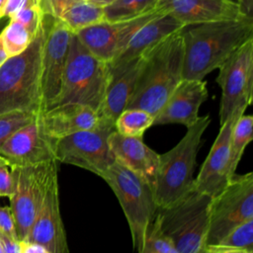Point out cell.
<instances>
[{"mask_svg": "<svg viewBox=\"0 0 253 253\" xmlns=\"http://www.w3.org/2000/svg\"><path fill=\"white\" fill-rule=\"evenodd\" d=\"M0 231L7 236L18 240V235L16 231V225L14 216L12 214L10 207H2L0 205Z\"/></svg>", "mask_w": 253, "mask_h": 253, "instance_id": "obj_33", "label": "cell"}, {"mask_svg": "<svg viewBox=\"0 0 253 253\" xmlns=\"http://www.w3.org/2000/svg\"><path fill=\"white\" fill-rule=\"evenodd\" d=\"M58 172L51 177L27 241L43 246L49 253H69L60 213Z\"/></svg>", "mask_w": 253, "mask_h": 253, "instance_id": "obj_15", "label": "cell"}, {"mask_svg": "<svg viewBox=\"0 0 253 253\" xmlns=\"http://www.w3.org/2000/svg\"><path fill=\"white\" fill-rule=\"evenodd\" d=\"M45 16L30 45L0 66V113H42V54Z\"/></svg>", "mask_w": 253, "mask_h": 253, "instance_id": "obj_3", "label": "cell"}, {"mask_svg": "<svg viewBox=\"0 0 253 253\" xmlns=\"http://www.w3.org/2000/svg\"><path fill=\"white\" fill-rule=\"evenodd\" d=\"M44 14L41 8V6H34L30 8L23 9L19 11L15 16L11 19H15L25 27H27L32 33L37 34L42 21Z\"/></svg>", "mask_w": 253, "mask_h": 253, "instance_id": "obj_31", "label": "cell"}, {"mask_svg": "<svg viewBox=\"0 0 253 253\" xmlns=\"http://www.w3.org/2000/svg\"><path fill=\"white\" fill-rule=\"evenodd\" d=\"M8 57H9V56H8L6 50H5L4 46H3V43H2V42H1V40H0V66L7 60Z\"/></svg>", "mask_w": 253, "mask_h": 253, "instance_id": "obj_40", "label": "cell"}, {"mask_svg": "<svg viewBox=\"0 0 253 253\" xmlns=\"http://www.w3.org/2000/svg\"><path fill=\"white\" fill-rule=\"evenodd\" d=\"M109 147L117 162L147 180L151 186L159 154L147 146L142 138L127 137L115 129L110 133Z\"/></svg>", "mask_w": 253, "mask_h": 253, "instance_id": "obj_22", "label": "cell"}, {"mask_svg": "<svg viewBox=\"0 0 253 253\" xmlns=\"http://www.w3.org/2000/svg\"><path fill=\"white\" fill-rule=\"evenodd\" d=\"M114 123L103 122L99 126L54 139V159L74 165L100 177L116 162L108 138Z\"/></svg>", "mask_w": 253, "mask_h": 253, "instance_id": "obj_10", "label": "cell"}, {"mask_svg": "<svg viewBox=\"0 0 253 253\" xmlns=\"http://www.w3.org/2000/svg\"><path fill=\"white\" fill-rule=\"evenodd\" d=\"M76 0H41V8L44 15L57 19L60 14Z\"/></svg>", "mask_w": 253, "mask_h": 253, "instance_id": "obj_34", "label": "cell"}, {"mask_svg": "<svg viewBox=\"0 0 253 253\" xmlns=\"http://www.w3.org/2000/svg\"><path fill=\"white\" fill-rule=\"evenodd\" d=\"M247 251L242 250H235V249H227V248H220L214 245L206 246L205 253H244Z\"/></svg>", "mask_w": 253, "mask_h": 253, "instance_id": "obj_38", "label": "cell"}, {"mask_svg": "<svg viewBox=\"0 0 253 253\" xmlns=\"http://www.w3.org/2000/svg\"><path fill=\"white\" fill-rule=\"evenodd\" d=\"M0 156L12 166H33L54 159V138L43 130L40 115L15 131L1 146Z\"/></svg>", "mask_w": 253, "mask_h": 253, "instance_id": "obj_14", "label": "cell"}, {"mask_svg": "<svg viewBox=\"0 0 253 253\" xmlns=\"http://www.w3.org/2000/svg\"><path fill=\"white\" fill-rule=\"evenodd\" d=\"M177 19L163 13L143 25L131 37L123 50L108 63L110 71L123 68L129 61L141 56L168 36L185 29Z\"/></svg>", "mask_w": 253, "mask_h": 253, "instance_id": "obj_20", "label": "cell"}, {"mask_svg": "<svg viewBox=\"0 0 253 253\" xmlns=\"http://www.w3.org/2000/svg\"><path fill=\"white\" fill-rule=\"evenodd\" d=\"M36 35L17 20L10 19L9 24L0 33V40L10 57L23 52L33 42Z\"/></svg>", "mask_w": 253, "mask_h": 253, "instance_id": "obj_26", "label": "cell"}, {"mask_svg": "<svg viewBox=\"0 0 253 253\" xmlns=\"http://www.w3.org/2000/svg\"><path fill=\"white\" fill-rule=\"evenodd\" d=\"M208 96L205 80L182 79L154 118L153 126L179 124L188 127L194 125L200 118V108Z\"/></svg>", "mask_w": 253, "mask_h": 253, "instance_id": "obj_17", "label": "cell"}, {"mask_svg": "<svg viewBox=\"0 0 253 253\" xmlns=\"http://www.w3.org/2000/svg\"><path fill=\"white\" fill-rule=\"evenodd\" d=\"M40 120L44 132L54 139L95 128L103 122L109 121L101 117L98 111L79 104L54 107L41 114Z\"/></svg>", "mask_w": 253, "mask_h": 253, "instance_id": "obj_21", "label": "cell"}, {"mask_svg": "<svg viewBox=\"0 0 253 253\" xmlns=\"http://www.w3.org/2000/svg\"><path fill=\"white\" fill-rule=\"evenodd\" d=\"M253 138V117L243 114L234 123L230 137V173L235 174L246 146Z\"/></svg>", "mask_w": 253, "mask_h": 253, "instance_id": "obj_25", "label": "cell"}, {"mask_svg": "<svg viewBox=\"0 0 253 253\" xmlns=\"http://www.w3.org/2000/svg\"><path fill=\"white\" fill-rule=\"evenodd\" d=\"M214 246L253 252V219H249L233 227Z\"/></svg>", "mask_w": 253, "mask_h": 253, "instance_id": "obj_28", "label": "cell"}, {"mask_svg": "<svg viewBox=\"0 0 253 253\" xmlns=\"http://www.w3.org/2000/svg\"><path fill=\"white\" fill-rule=\"evenodd\" d=\"M159 0H117L104 8L106 21L127 19L156 7Z\"/></svg>", "mask_w": 253, "mask_h": 253, "instance_id": "obj_27", "label": "cell"}, {"mask_svg": "<svg viewBox=\"0 0 253 253\" xmlns=\"http://www.w3.org/2000/svg\"><path fill=\"white\" fill-rule=\"evenodd\" d=\"M221 90L219 123L245 114L253 98V39L244 42L218 68Z\"/></svg>", "mask_w": 253, "mask_h": 253, "instance_id": "obj_9", "label": "cell"}, {"mask_svg": "<svg viewBox=\"0 0 253 253\" xmlns=\"http://www.w3.org/2000/svg\"><path fill=\"white\" fill-rule=\"evenodd\" d=\"M109 80L108 63L96 58L72 35L60 91L52 108L79 104L99 112Z\"/></svg>", "mask_w": 253, "mask_h": 253, "instance_id": "obj_5", "label": "cell"}, {"mask_svg": "<svg viewBox=\"0 0 253 253\" xmlns=\"http://www.w3.org/2000/svg\"><path fill=\"white\" fill-rule=\"evenodd\" d=\"M140 253H178L170 239L162 232L155 217L149 227Z\"/></svg>", "mask_w": 253, "mask_h": 253, "instance_id": "obj_30", "label": "cell"}, {"mask_svg": "<svg viewBox=\"0 0 253 253\" xmlns=\"http://www.w3.org/2000/svg\"><path fill=\"white\" fill-rule=\"evenodd\" d=\"M20 253H49L43 246L27 241V240H19Z\"/></svg>", "mask_w": 253, "mask_h": 253, "instance_id": "obj_36", "label": "cell"}, {"mask_svg": "<svg viewBox=\"0 0 253 253\" xmlns=\"http://www.w3.org/2000/svg\"><path fill=\"white\" fill-rule=\"evenodd\" d=\"M40 114L13 111L7 113H0V146L18 129L34 122Z\"/></svg>", "mask_w": 253, "mask_h": 253, "instance_id": "obj_29", "label": "cell"}, {"mask_svg": "<svg viewBox=\"0 0 253 253\" xmlns=\"http://www.w3.org/2000/svg\"><path fill=\"white\" fill-rule=\"evenodd\" d=\"M45 16L42 54V113L51 109L58 97L72 33L58 20Z\"/></svg>", "mask_w": 253, "mask_h": 253, "instance_id": "obj_13", "label": "cell"}, {"mask_svg": "<svg viewBox=\"0 0 253 253\" xmlns=\"http://www.w3.org/2000/svg\"><path fill=\"white\" fill-rule=\"evenodd\" d=\"M89 1H91L92 3H94V4L98 5V6H101V7L105 8V7L115 3L117 0H89Z\"/></svg>", "mask_w": 253, "mask_h": 253, "instance_id": "obj_39", "label": "cell"}, {"mask_svg": "<svg viewBox=\"0 0 253 253\" xmlns=\"http://www.w3.org/2000/svg\"><path fill=\"white\" fill-rule=\"evenodd\" d=\"M210 123L209 115L200 117L174 147L159 154L152 182L157 210L174 205L194 189L197 155Z\"/></svg>", "mask_w": 253, "mask_h": 253, "instance_id": "obj_4", "label": "cell"}, {"mask_svg": "<svg viewBox=\"0 0 253 253\" xmlns=\"http://www.w3.org/2000/svg\"><path fill=\"white\" fill-rule=\"evenodd\" d=\"M249 219H253V173H235L211 199L207 246L218 243L233 227Z\"/></svg>", "mask_w": 253, "mask_h": 253, "instance_id": "obj_11", "label": "cell"}, {"mask_svg": "<svg viewBox=\"0 0 253 253\" xmlns=\"http://www.w3.org/2000/svg\"><path fill=\"white\" fill-rule=\"evenodd\" d=\"M40 4L41 0H7V3L4 8L3 17L11 19L19 11L34 6H39Z\"/></svg>", "mask_w": 253, "mask_h": 253, "instance_id": "obj_35", "label": "cell"}, {"mask_svg": "<svg viewBox=\"0 0 253 253\" xmlns=\"http://www.w3.org/2000/svg\"><path fill=\"white\" fill-rule=\"evenodd\" d=\"M6 3H7V0H0V19L3 17L4 8H5Z\"/></svg>", "mask_w": 253, "mask_h": 253, "instance_id": "obj_41", "label": "cell"}, {"mask_svg": "<svg viewBox=\"0 0 253 253\" xmlns=\"http://www.w3.org/2000/svg\"><path fill=\"white\" fill-rule=\"evenodd\" d=\"M147 61L146 54L129 61L123 68L110 71V80L99 114L115 124L126 108Z\"/></svg>", "mask_w": 253, "mask_h": 253, "instance_id": "obj_19", "label": "cell"}, {"mask_svg": "<svg viewBox=\"0 0 253 253\" xmlns=\"http://www.w3.org/2000/svg\"><path fill=\"white\" fill-rule=\"evenodd\" d=\"M156 6L185 27L245 17L233 0H159Z\"/></svg>", "mask_w": 253, "mask_h": 253, "instance_id": "obj_18", "label": "cell"}, {"mask_svg": "<svg viewBox=\"0 0 253 253\" xmlns=\"http://www.w3.org/2000/svg\"><path fill=\"white\" fill-rule=\"evenodd\" d=\"M154 117L141 109H125L116 119L115 130L127 137L142 138L145 131L153 126Z\"/></svg>", "mask_w": 253, "mask_h": 253, "instance_id": "obj_24", "label": "cell"}, {"mask_svg": "<svg viewBox=\"0 0 253 253\" xmlns=\"http://www.w3.org/2000/svg\"><path fill=\"white\" fill-rule=\"evenodd\" d=\"M236 3L243 16L253 19V0H236Z\"/></svg>", "mask_w": 253, "mask_h": 253, "instance_id": "obj_37", "label": "cell"}, {"mask_svg": "<svg viewBox=\"0 0 253 253\" xmlns=\"http://www.w3.org/2000/svg\"><path fill=\"white\" fill-rule=\"evenodd\" d=\"M211 202L193 189L174 205L157 210L155 218L178 253H205Z\"/></svg>", "mask_w": 253, "mask_h": 253, "instance_id": "obj_7", "label": "cell"}, {"mask_svg": "<svg viewBox=\"0 0 253 253\" xmlns=\"http://www.w3.org/2000/svg\"><path fill=\"white\" fill-rule=\"evenodd\" d=\"M183 30L144 53L147 61L126 108L144 110L154 118L161 111L183 79Z\"/></svg>", "mask_w": 253, "mask_h": 253, "instance_id": "obj_2", "label": "cell"}, {"mask_svg": "<svg viewBox=\"0 0 253 253\" xmlns=\"http://www.w3.org/2000/svg\"><path fill=\"white\" fill-rule=\"evenodd\" d=\"M13 190L11 166L8 161L0 156V197H10Z\"/></svg>", "mask_w": 253, "mask_h": 253, "instance_id": "obj_32", "label": "cell"}, {"mask_svg": "<svg viewBox=\"0 0 253 253\" xmlns=\"http://www.w3.org/2000/svg\"><path fill=\"white\" fill-rule=\"evenodd\" d=\"M163 13L166 12L156 6L127 19L105 21L85 28L75 35L96 58L109 63L123 50L137 30Z\"/></svg>", "mask_w": 253, "mask_h": 253, "instance_id": "obj_12", "label": "cell"}, {"mask_svg": "<svg viewBox=\"0 0 253 253\" xmlns=\"http://www.w3.org/2000/svg\"><path fill=\"white\" fill-rule=\"evenodd\" d=\"M73 35L106 21L104 8L89 0H76L57 18Z\"/></svg>", "mask_w": 253, "mask_h": 253, "instance_id": "obj_23", "label": "cell"}, {"mask_svg": "<svg viewBox=\"0 0 253 253\" xmlns=\"http://www.w3.org/2000/svg\"><path fill=\"white\" fill-rule=\"evenodd\" d=\"M233 1H235V2H236V0H233Z\"/></svg>", "mask_w": 253, "mask_h": 253, "instance_id": "obj_44", "label": "cell"}, {"mask_svg": "<svg viewBox=\"0 0 253 253\" xmlns=\"http://www.w3.org/2000/svg\"><path fill=\"white\" fill-rule=\"evenodd\" d=\"M58 172L55 160L33 166H12L13 190L9 197L19 240H26L38 214L47 185Z\"/></svg>", "mask_w": 253, "mask_h": 253, "instance_id": "obj_8", "label": "cell"}, {"mask_svg": "<svg viewBox=\"0 0 253 253\" xmlns=\"http://www.w3.org/2000/svg\"><path fill=\"white\" fill-rule=\"evenodd\" d=\"M101 178L117 197L128 223L132 247L140 253L157 212L151 184L117 161Z\"/></svg>", "mask_w": 253, "mask_h": 253, "instance_id": "obj_6", "label": "cell"}, {"mask_svg": "<svg viewBox=\"0 0 253 253\" xmlns=\"http://www.w3.org/2000/svg\"><path fill=\"white\" fill-rule=\"evenodd\" d=\"M183 79L202 80L253 39V19L241 17L183 30Z\"/></svg>", "mask_w": 253, "mask_h": 253, "instance_id": "obj_1", "label": "cell"}, {"mask_svg": "<svg viewBox=\"0 0 253 253\" xmlns=\"http://www.w3.org/2000/svg\"><path fill=\"white\" fill-rule=\"evenodd\" d=\"M0 253H3V251H2V246H1V243H0Z\"/></svg>", "mask_w": 253, "mask_h": 253, "instance_id": "obj_42", "label": "cell"}, {"mask_svg": "<svg viewBox=\"0 0 253 253\" xmlns=\"http://www.w3.org/2000/svg\"><path fill=\"white\" fill-rule=\"evenodd\" d=\"M244 253H253V252H244Z\"/></svg>", "mask_w": 253, "mask_h": 253, "instance_id": "obj_43", "label": "cell"}, {"mask_svg": "<svg viewBox=\"0 0 253 253\" xmlns=\"http://www.w3.org/2000/svg\"><path fill=\"white\" fill-rule=\"evenodd\" d=\"M239 117H231L220 125L219 131L200 169L198 177L194 180V189L211 199L222 192L233 176L230 173V137L233 125Z\"/></svg>", "mask_w": 253, "mask_h": 253, "instance_id": "obj_16", "label": "cell"}]
</instances>
